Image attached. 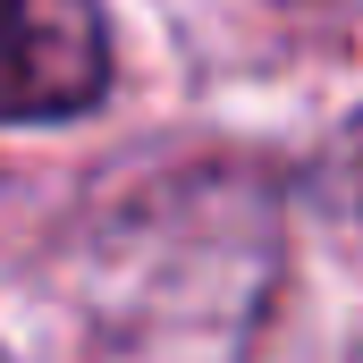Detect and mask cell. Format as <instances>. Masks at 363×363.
Masks as SVG:
<instances>
[{"label": "cell", "mask_w": 363, "mask_h": 363, "mask_svg": "<svg viewBox=\"0 0 363 363\" xmlns=\"http://www.w3.org/2000/svg\"><path fill=\"white\" fill-rule=\"evenodd\" d=\"M110 93L101 0H0V127L85 118Z\"/></svg>", "instance_id": "6da1fadb"}, {"label": "cell", "mask_w": 363, "mask_h": 363, "mask_svg": "<svg viewBox=\"0 0 363 363\" xmlns=\"http://www.w3.org/2000/svg\"><path fill=\"white\" fill-rule=\"evenodd\" d=\"M304 186H313V203H321V211H338V220H363V118H347V127H338V135L313 152Z\"/></svg>", "instance_id": "7a4b0ae2"}]
</instances>
